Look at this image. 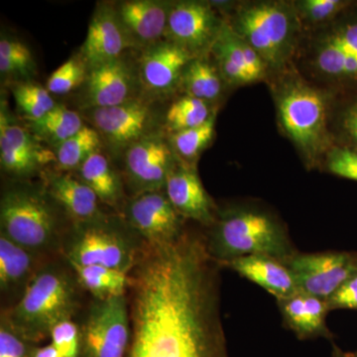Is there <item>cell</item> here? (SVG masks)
Segmentation results:
<instances>
[{"instance_id":"cell-1","label":"cell","mask_w":357,"mask_h":357,"mask_svg":"<svg viewBox=\"0 0 357 357\" xmlns=\"http://www.w3.org/2000/svg\"><path fill=\"white\" fill-rule=\"evenodd\" d=\"M220 264L206 237L185 230L145 243L131 271L128 357H229L220 314Z\"/></svg>"},{"instance_id":"cell-2","label":"cell","mask_w":357,"mask_h":357,"mask_svg":"<svg viewBox=\"0 0 357 357\" xmlns=\"http://www.w3.org/2000/svg\"><path fill=\"white\" fill-rule=\"evenodd\" d=\"M206 241L208 253L220 264L250 255L268 256L286 264L298 253L281 220L255 206L218 211Z\"/></svg>"},{"instance_id":"cell-3","label":"cell","mask_w":357,"mask_h":357,"mask_svg":"<svg viewBox=\"0 0 357 357\" xmlns=\"http://www.w3.org/2000/svg\"><path fill=\"white\" fill-rule=\"evenodd\" d=\"M64 215L67 217L44 185L16 181L1 195L0 234L42 255L62 249L68 231L64 229Z\"/></svg>"},{"instance_id":"cell-4","label":"cell","mask_w":357,"mask_h":357,"mask_svg":"<svg viewBox=\"0 0 357 357\" xmlns=\"http://www.w3.org/2000/svg\"><path fill=\"white\" fill-rule=\"evenodd\" d=\"M73 275L58 264L43 266L21 299L2 312L21 337L31 344L41 342L57 324L72 319L79 307V285Z\"/></svg>"},{"instance_id":"cell-5","label":"cell","mask_w":357,"mask_h":357,"mask_svg":"<svg viewBox=\"0 0 357 357\" xmlns=\"http://www.w3.org/2000/svg\"><path fill=\"white\" fill-rule=\"evenodd\" d=\"M144 245L123 218L105 215L91 222L73 223L61 250L67 263L98 265L130 274Z\"/></svg>"},{"instance_id":"cell-6","label":"cell","mask_w":357,"mask_h":357,"mask_svg":"<svg viewBox=\"0 0 357 357\" xmlns=\"http://www.w3.org/2000/svg\"><path fill=\"white\" fill-rule=\"evenodd\" d=\"M277 110L284 132L307 161L316 162L330 149V96L303 79H291L277 95Z\"/></svg>"},{"instance_id":"cell-7","label":"cell","mask_w":357,"mask_h":357,"mask_svg":"<svg viewBox=\"0 0 357 357\" xmlns=\"http://www.w3.org/2000/svg\"><path fill=\"white\" fill-rule=\"evenodd\" d=\"M297 11L283 2H250L236 9L230 28L264 61L278 69L287 62L297 37Z\"/></svg>"},{"instance_id":"cell-8","label":"cell","mask_w":357,"mask_h":357,"mask_svg":"<svg viewBox=\"0 0 357 357\" xmlns=\"http://www.w3.org/2000/svg\"><path fill=\"white\" fill-rule=\"evenodd\" d=\"M314 67L342 93L357 89V3L326 25L317 42Z\"/></svg>"},{"instance_id":"cell-9","label":"cell","mask_w":357,"mask_h":357,"mask_svg":"<svg viewBox=\"0 0 357 357\" xmlns=\"http://www.w3.org/2000/svg\"><path fill=\"white\" fill-rule=\"evenodd\" d=\"M79 357H126L131 340L126 295L93 301L81 326Z\"/></svg>"},{"instance_id":"cell-10","label":"cell","mask_w":357,"mask_h":357,"mask_svg":"<svg viewBox=\"0 0 357 357\" xmlns=\"http://www.w3.org/2000/svg\"><path fill=\"white\" fill-rule=\"evenodd\" d=\"M86 119L114 152L124 151L158 133V115L147 98L105 109L84 110Z\"/></svg>"},{"instance_id":"cell-11","label":"cell","mask_w":357,"mask_h":357,"mask_svg":"<svg viewBox=\"0 0 357 357\" xmlns=\"http://www.w3.org/2000/svg\"><path fill=\"white\" fill-rule=\"evenodd\" d=\"M286 265L292 272L300 292L328 300L357 273V253L298 252Z\"/></svg>"},{"instance_id":"cell-12","label":"cell","mask_w":357,"mask_h":357,"mask_svg":"<svg viewBox=\"0 0 357 357\" xmlns=\"http://www.w3.org/2000/svg\"><path fill=\"white\" fill-rule=\"evenodd\" d=\"M180 162L163 134L156 133L124 152V173L133 196L163 191L167 180Z\"/></svg>"},{"instance_id":"cell-13","label":"cell","mask_w":357,"mask_h":357,"mask_svg":"<svg viewBox=\"0 0 357 357\" xmlns=\"http://www.w3.org/2000/svg\"><path fill=\"white\" fill-rule=\"evenodd\" d=\"M225 21L211 4L204 1L174 2L165 40L183 47L195 57L206 56L220 35Z\"/></svg>"},{"instance_id":"cell-14","label":"cell","mask_w":357,"mask_h":357,"mask_svg":"<svg viewBox=\"0 0 357 357\" xmlns=\"http://www.w3.org/2000/svg\"><path fill=\"white\" fill-rule=\"evenodd\" d=\"M138 67L121 58L89 69L82 86L83 109H105L140 98Z\"/></svg>"},{"instance_id":"cell-15","label":"cell","mask_w":357,"mask_h":357,"mask_svg":"<svg viewBox=\"0 0 357 357\" xmlns=\"http://www.w3.org/2000/svg\"><path fill=\"white\" fill-rule=\"evenodd\" d=\"M6 105L0 112V163L2 170L18 181L36 176L44 166L55 161V153L44 148L26 126L14 121Z\"/></svg>"},{"instance_id":"cell-16","label":"cell","mask_w":357,"mask_h":357,"mask_svg":"<svg viewBox=\"0 0 357 357\" xmlns=\"http://www.w3.org/2000/svg\"><path fill=\"white\" fill-rule=\"evenodd\" d=\"M123 218L148 244L172 243L185 231L183 218L164 190L133 196L126 204Z\"/></svg>"},{"instance_id":"cell-17","label":"cell","mask_w":357,"mask_h":357,"mask_svg":"<svg viewBox=\"0 0 357 357\" xmlns=\"http://www.w3.org/2000/svg\"><path fill=\"white\" fill-rule=\"evenodd\" d=\"M194 55L172 42L163 41L143 49L138 65L141 86L152 96H165L181 86Z\"/></svg>"},{"instance_id":"cell-18","label":"cell","mask_w":357,"mask_h":357,"mask_svg":"<svg viewBox=\"0 0 357 357\" xmlns=\"http://www.w3.org/2000/svg\"><path fill=\"white\" fill-rule=\"evenodd\" d=\"M132 47L112 4H98L89 22L79 56L88 69L112 62Z\"/></svg>"},{"instance_id":"cell-19","label":"cell","mask_w":357,"mask_h":357,"mask_svg":"<svg viewBox=\"0 0 357 357\" xmlns=\"http://www.w3.org/2000/svg\"><path fill=\"white\" fill-rule=\"evenodd\" d=\"M223 79L232 84H248L266 76L267 66L252 48L225 21L211 50Z\"/></svg>"},{"instance_id":"cell-20","label":"cell","mask_w":357,"mask_h":357,"mask_svg":"<svg viewBox=\"0 0 357 357\" xmlns=\"http://www.w3.org/2000/svg\"><path fill=\"white\" fill-rule=\"evenodd\" d=\"M173 3L162 0H128L112 6L132 47L143 50L165 40Z\"/></svg>"},{"instance_id":"cell-21","label":"cell","mask_w":357,"mask_h":357,"mask_svg":"<svg viewBox=\"0 0 357 357\" xmlns=\"http://www.w3.org/2000/svg\"><path fill=\"white\" fill-rule=\"evenodd\" d=\"M164 191L181 218L208 227L215 222L218 211L199 180L196 167L178 162L167 180Z\"/></svg>"},{"instance_id":"cell-22","label":"cell","mask_w":357,"mask_h":357,"mask_svg":"<svg viewBox=\"0 0 357 357\" xmlns=\"http://www.w3.org/2000/svg\"><path fill=\"white\" fill-rule=\"evenodd\" d=\"M43 185L73 223L91 222L105 215L100 199L79 177L68 172L48 173Z\"/></svg>"},{"instance_id":"cell-23","label":"cell","mask_w":357,"mask_h":357,"mask_svg":"<svg viewBox=\"0 0 357 357\" xmlns=\"http://www.w3.org/2000/svg\"><path fill=\"white\" fill-rule=\"evenodd\" d=\"M220 265L229 268L241 277L257 284L272 294L277 301L300 292L287 265L274 258L263 255L243 256Z\"/></svg>"},{"instance_id":"cell-24","label":"cell","mask_w":357,"mask_h":357,"mask_svg":"<svg viewBox=\"0 0 357 357\" xmlns=\"http://www.w3.org/2000/svg\"><path fill=\"white\" fill-rule=\"evenodd\" d=\"M277 302L286 325L300 340L332 337L326 325V314L330 312L326 300L298 292Z\"/></svg>"},{"instance_id":"cell-25","label":"cell","mask_w":357,"mask_h":357,"mask_svg":"<svg viewBox=\"0 0 357 357\" xmlns=\"http://www.w3.org/2000/svg\"><path fill=\"white\" fill-rule=\"evenodd\" d=\"M40 255L0 234V290L2 295L21 299L26 289L43 267Z\"/></svg>"},{"instance_id":"cell-26","label":"cell","mask_w":357,"mask_h":357,"mask_svg":"<svg viewBox=\"0 0 357 357\" xmlns=\"http://www.w3.org/2000/svg\"><path fill=\"white\" fill-rule=\"evenodd\" d=\"M79 177L96 195L100 203L119 208L123 201V183L109 157L102 151L91 155L79 167Z\"/></svg>"},{"instance_id":"cell-27","label":"cell","mask_w":357,"mask_h":357,"mask_svg":"<svg viewBox=\"0 0 357 357\" xmlns=\"http://www.w3.org/2000/svg\"><path fill=\"white\" fill-rule=\"evenodd\" d=\"M25 122L26 128L37 139L54 148L69 139L84 126L81 115L60 105L41 119Z\"/></svg>"},{"instance_id":"cell-28","label":"cell","mask_w":357,"mask_h":357,"mask_svg":"<svg viewBox=\"0 0 357 357\" xmlns=\"http://www.w3.org/2000/svg\"><path fill=\"white\" fill-rule=\"evenodd\" d=\"M68 264L74 272L79 286L91 293L96 300L123 296L126 289L130 286V275L119 270L98 265Z\"/></svg>"},{"instance_id":"cell-29","label":"cell","mask_w":357,"mask_h":357,"mask_svg":"<svg viewBox=\"0 0 357 357\" xmlns=\"http://www.w3.org/2000/svg\"><path fill=\"white\" fill-rule=\"evenodd\" d=\"M181 86L184 89L185 96L211 103L222 95L223 77L218 66L203 56L195 58L188 66Z\"/></svg>"},{"instance_id":"cell-30","label":"cell","mask_w":357,"mask_h":357,"mask_svg":"<svg viewBox=\"0 0 357 357\" xmlns=\"http://www.w3.org/2000/svg\"><path fill=\"white\" fill-rule=\"evenodd\" d=\"M102 145L100 133L84 126L79 132L55 147L56 164L63 172L79 170L91 155L102 151Z\"/></svg>"},{"instance_id":"cell-31","label":"cell","mask_w":357,"mask_h":357,"mask_svg":"<svg viewBox=\"0 0 357 357\" xmlns=\"http://www.w3.org/2000/svg\"><path fill=\"white\" fill-rule=\"evenodd\" d=\"M215 112L210 103L185 96L174 102L167 110L165 128L171 133L198 128L206 123Z\"/></svg>"},{"instance_id":"cell-32","label":"cell","mask_w":357,"mask_h":357,"mask_svg":"<svg viewBox=\"0 0 357 357\" xmlns=\"http://www.w3.org/2000/svg\"><path fill=\"white\" fill-rule=\"evenodd\" d=\"M215 119L217 114L215 112L206 123L198 128L171 133L172 135L169 138V142L181 162L195 166L194 162L213 140Z\"/></svg>"},{"instance_id":"cell-33","label":"cell","mask_w":357,"mask_h":357,"mask_svg":"<svg viewBox=\"0 0 357 357\" xmlns=\"http://www.w3.org/2000/svg\"><path fill=\"white\" fill-rule=\"evenodd\" d=\"M31 51L20 40L2 35L0 40V73L2 76H17L29 79L35 72Z\"/></svg>"},{"instance_id":"cell-34","label":"cell","mask_w":357,"mask_h":357,"mask_svg":"<svg viewBox=\"0 0 357 357\" xmlns=\"http://www.w3.org/2000/svg\"><path fill=\"white\" fill-rule=\"evenodd\" d=\"M13 91L16 105L24 115L25 121L41 119L58 105L47 89L36 84L20 83L15 84Z\"/></svg>"},{"instance_id":"cell-35","label":"cell","mask_w":357,"mask_h":357,"mask_svg":"<svg viewBox=\"0 0 357 357\" xmlns=\"http://www.w3.org/2000/svg\"><path fill=\"white\" fill-rule=\"evenodd\" d=\"M342 93L335 112L333 138L337 145L357 146V89Z\"/></svg>"},{"instance_id":"cell-36","label":"cell","mask_w":357,"mask_h":357,"mask_svg":"<svg viewBox=\"0 0 357 357\" xmlns=\"http://www.w3.org/2000/svg\"><path fill=\"white\" fill-rule=\"evenodd\" d=\"M89 69L79 55L69 59L52 73L47 81L46 89L52 95H67L77 88H82Z\"/></svg>"},{"instance_id":"cell-37","label":"cell","mask_w":357,"mask_h":357,"mask_svg":"<svg viewBox=\"0 0 357 357\" xmlns=\"http://www.w3.org/2000/svg\"><path fill=\"white\" fill-rule=\"evenodd\" d=\"M345 0H304L298 2V14L312 24H330L354 4Z\"/></svg>"},{"instance_id":"cell-38","label":"cell","mask_w":357,"mask_h":357,"mask_svg":"<svg viewBox=\"0 0 357 357\" xmlns=\"http://www.w3.org/2000/svg\"><path fill=\"white\" fill-rule=\"evenodd\" d=\"M52 344L63 357H79L81 354V328L72 319H66L52 328Z\"/></svg>"},{"instance_id":"cell-39","label":"cell","mask_w":357,"mask_h":357,"mask_svg":"<svg viewBox=\"0 0 357 357\" xmlns=\"http://www.w3.org/2000/svg\"><path fill=\"white\" fill-rule=\"evenodd\" d=\"M326 169L337 177L357 182V146L332 147L326 157Z\"/></svg>"},{"instance_id":"cell-40","label":"cell","mask_w":357,"mask_h":357,"mask_svg":"<svg viewBox=\"0 0 357 357\" xmlns=\"http://www.w3.org/2000/svg\"><path fill=\"white\" fill-rule=\"evenodd\" d=\"M33 344L21 337L2 312L0 321V357H32Z\"/></svg>"},{"instance_id":"cell-41","label":"cell","mask_w":357,"mask_h":357,"mask_svg":"<svg viewBox=\"0 0 357 357\" xmlns=\"http://www.w3.org/2000/svg\"><path fill=\"white\" fill-rule=\"evenodd\" d=\"M326 302L330 311L337 309L357 310V273L340 286Z\"/></svg>"},{"instance_id":"cell-42","label":"cell","mask_w":357,"mask_h":357,"mask_svg":"<svg viewBox=\"0 0 357 357\" xmlns=\"http://www.w3.org/2000/svg\"><path fill=\"white\" fill-rule=\"evenodd\" d=\"M32 357H63L62 354L54 347L53 344L46 345L43 347H34Z\"/></svg>"},{"instance_id":"cell-43","label":"cell","mask_w":357,"mask_h":357,"mask_svg":"<svg viewBox=\"0 0 357 357\" xmlns=\"http://www.w3.org/2000/svg\"><path fill=\"white\" fill-rule=\"evenodd\" d=\"M332 357H357L356 354H347V352L342 351L338 347H333Z\"/></svg>"},{"instance_id":"cell-44","label":"cell","mask_w":357,"mask_h":357,"mask_svg":"<svg viewBox=\"0 0 357 357\" xmlns=\"http://www.w3.org/2000/svg\"><path fill=\"white\" fill-rule=\"evenodd\" d=\"M356 354H357V352H356Z\"/></svg>"}]
</instances>
